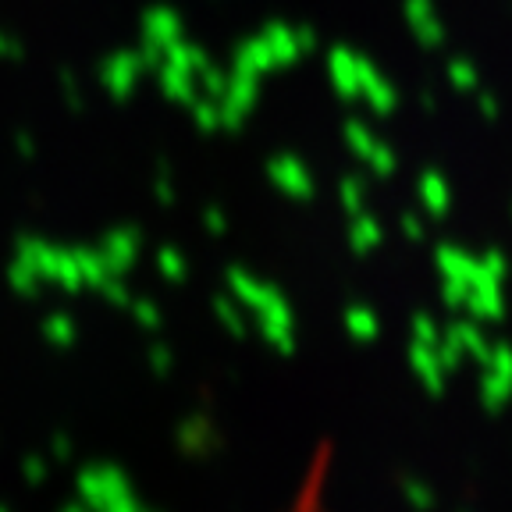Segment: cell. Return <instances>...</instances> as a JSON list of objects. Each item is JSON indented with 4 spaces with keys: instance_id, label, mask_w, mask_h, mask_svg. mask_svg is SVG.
Instances as JSON below:
<instances>
[{
    "instance_id": "6da1fadb",
    "label": "cell",
    "mask_w": 512,
    "mask_h": 512,
    "mask_svg": "<svg viewBox=\"0 0 512 512\" xmlns=\"http://www.w3.org/2000/svg\"><path fill=\"white\" fill-rule=\"evenodd\" d=\"M434 271L441 278V303L448 310H466V317L480 324L505 317V278L512 267L502 249L470 253L456 242H441L434 249Z\"/></svg>"
},
{
    "instance_id": "7a4b0ae2",
    "label": "cell",
    "mask_w": 512,
    "mask_h": 512,
    "mask_svg": "<svg viewBox=\"0 0 512 512\" xmlns=\"http://www.w3.org/2000/svg\"><path fill=\"white\" fill-rule=\"evenodd\" d=\"M224 288L239 299L249 324H256L260 338L274 352H281V356L296 352V310H292V303H288V296L278 285L256 278L246 267H228L224 271Z\"/></svg>"
},
{
    "instance_id": "3957f363",
    "label": "cell",
    "mask_w": 512,
    "mask_h": 512,
    "mask_svg": "<svg viewBox=\"0 0 512 512\" xmlns=\"http://www.w3.org/2000/svg\"><path fill=\"white\" fill-rule=\"evenodd\" d=\"M324 68H328L331 89L342 100H360L377 118H388V114L399 111V86L367 54L352 47H331L328 57H324Z\"/></svg>"
},
{
    "instance_id": "277c9868",
    "label": "cell",
    "mask_w": 512,
    "mask_h": 512,
    "mask_svg": "<svg viewBox=\"0 0 512 512\" xmlns=\"http://www.w3.org/2000/svg\"><path fill=\"white\" fill-rule=\"evenodd\" d=\"M79 495L86 505L104 512H136L143 509V498L136 495L132 480L118 466H89L79 477Z\"/></svg>"
},
{
    "instance_id": "5b68a950",
    "label": "cell",
    "mask_w": 512,
    "mask_h": 512,
    "mask_svg": "<svg viewBox=\"0 0 512 512\" xmlns=\"http://www.w3.org/2000/svg\"><path fill=\"white\" fill-rule=\"evenodd\" d=\"M477 395L488 413H502L512 402V342H491L488 356L480 360Z\"/></svg>"
},
{
    "instance_id": "8992f818",
    "label": "cell",
    "mask_w": 512,
    "mask_h": 512,
    "mask_svg": "<svg viewBox=\"0 0 512 512\" xmlns=\"http://www.w3.org/2000/svg\"><path fill=\"white\" fill-rule=\"evenodd\" d=\"M342 139H345V146H349L352 157L363 160V164H367L377 178H392L395 171H399V153L384 143V139L377 136L367 121L349 118L342 125Z\"/></svg>"
},
{
    "instance_id": "52a82bcc",
    "label": "cell",
    "mask_w": 512,
    "mask_h": 512,
    "mask_svg": "<svg viewBox=\"0 0 512 512\" xmlns=\"http://www.w3.org/2000/svg\"><path fill=\"white\" fill-rule=\"evenodd\" d=\"M256 104H260V79L228 68V86H224V93L217 96V107H221V128H228V132L242 128L249 114L256 111Z\"/></svg>"
},
{
    "instance_id": "ba28073f",
    "label": "cell",
    "mask_w": 512,
    "mask_h": 512,
    "mask_svg": "<svg viewBox=\"0 0 512 512\" xmlns=\"http://www.w3.org/2000/svg\"><path fill=\"white\" fill-rule=\"evenodd\" d=\"M267 182L296 203H310L317 196V178H313L310 164L296 153H278L267 160Z\"/></svg>"
},
{
    "instance_id": "9c48e42d",
    "label": "cell",
    "mask_w": 512,
    "mask_h": 512,
    "mask_svg": "<svg viewBox=\"0 0 512 512\" xmlns=\"http://www.w3.org/2000/svg\"><path fill=\"white\" fill-rule=\"evenodd\" d=\"M175 445H178V452H182V456L207 459V456H214V452H221L224 438H221V431H217L214 416L192 413V416H185L182 424H178Z\"/></svg>"
},
{
    "instance_id": "30bf717a",
    "label": "cell",
    "mask_w": 512,
    "mask_h": 512,
    "mask_svg": "<svg viewBox=\"0 0 512 512\" xmlns=\"http://www.w3.org/2000/svg\"><path fill=\"white\" fill-rule=\"evenodd\" d=\"M402 18H406L409 32H413V40L427 50H438L445 47L448 40V29L441 22L438 8H434V0H402Z\"/></svg>"
},
{
    "instance_id": "8fae6325",
    "label": "cell",
    "mask_w": 512,
    "mask_h": 512,
    "mask_svg": "<svg viewBox=\"0 0 512 512\" xmlns=\"http://www.w3.org/2000/svg\"><path fill=\"white\" fill-rule=\"evenodd\" d=\"M232 68H235V72L256 75V79H264V75L278 72V61H274V50H271V43H267L264 32H256V36H246V40L235 43Z\"/></svg>"
},
{
    "instance_id": "7c38bea8",
    "label": "cell",
    "mask_w": 512,
    "mask_h": 512,
    "mask_svg": "<svg viewBox=\"0 0 512 512\" xmlns=\"http://www.w3.org/2000/svg\"><path fill=\"white\" fill-rule=\"evenodd\" d=\"M146 72V61L143 54H114L104 61V68H100V79H104L107 93L114 96H132L136 93V82L139 75Z\"/></svg>"
},
{
    "instance_id": "4fadbf2b",
    "label": "cell",
    "mask_w": 512,
    "mask_h": 512,
    "mask_svg": "<svg viewBox=\"0 0 512 512\" xmlns=\"http://www.w3.org/2000/svg\"><path fill=\"white\" fill-rule=\"evenodd\" d=\"M406 360H409V370H413V374H416V381L424 384V392H427V395H441V392H445L448 374H445V370H441L438 349H434V345L409 342Z\"/></svg>"
},
{
    "instance_id": "5bb4252c",
    "label": "cell",
    "mask_w": 512,
    "mask_h": 512,
    "mask_svg": "<svg viewBox=\"0 0 512 512\" xmlns=\"http://www.w3.org/2000/svg\"><path fill=\"white\" fill-rule=\"evenodd\" d=\"M441 335H445L448 342L463 352V360H473V363L484 360V356H488V349H491V338L484 335V324H480V320H473V317L452 320V324H445V328H441Z\"/></svg>"
},
{
    "instance_id": "9a60e30c",
    "label": "cell",
    "mask_w": 512,
    "mask_h": 512,
    "mask_svg": "<svg viewBox=\"0 0 512 512\" xmlns=\"http://www.w3.org/2000/svg\"><path fill=\"white\" fill-rule=\"evenodd\" d=\"M139 249H143V235H139L136 228H114L104 239V246H100V256H104L107 271L121 274L136 264Z\"/></svg>"
},
{
    "instance_id": "2e32d148",
    "label": "cell",
    "mask_w": 512,
    "mask_h": 512,
    "mask_svg": "<svg viewBox=\"0 0 512 512\" xmlns=\"http://www.w3.org/2000/svg\"><path fill=\"white\" fill-rule=\"evenodd\" d=\"M416 203H420V210L427 217H448V210H452V185H448V178L434 168L420 171V178H416Z\"/></svg>"
},
{
    "instance_id": "e0dca14e",
    "label": "cell",
    "mask_w": 512,
    "mask_h": 512,
    "mask_svg": "<svg viewBox=\"0 0 512 512\" xmlns=\"http://www.w3.org/2000/svg\"><path fill=\"white\" fill-rule=\"evenodd\" d=\"M182 32H185V22H182V15H178V11L150 8L143 15V43H150V47L164 50L168 43H175Z\"/></svg>"
},
{
    "instance_id": "ac0fdd59",
    "label": "cell",
    "mask_w": 512,
    "mask_h": 512,
    "mask_svg": "<svg viewBox=\"0 0 512 512\" xmlns=\"http://www.w3.org/2000/svg\"><path fill=\"white\" fill-rule=\"evenodd\" d=\"M157 82H160V89H164V96L175 100V104L189 107L192 100L200 96V82H196V75L185 72V68H178V64L160 61L157 64Z\"/></svg>"
},
{
    "instance_id": "d6986e66",
    "label": "cell",
    "mask_w": 512,
    "mask_h": 512,
    "mask_svg": "<svg viewBox=\"0 0 512 512\" xmlns=\"http://www.w3.org/2000/svg\"><path fill=\"white\" fill-rule=\"evenodd\" d=\"M342 328H345V335H349L352 342L370 345V342H377V338H381V317L374 313V306L349 303L342 310Z\"/></svg>"
},
{
    "instance_id": "ffe728a7",
    "label": "cell",
    "mask_w": 512,
    "mask_h": 512,
    "mask_svg": "<svg viewBox=\"0 0 512 512\" xmlns=\"http://www.w3.org/2000/svg\"><path fill=\"white\" fill-rule=\"evenodd\" d=\"M384 239V224L377 221L370 210H360V214H352L349 221V232H345V242L356 256H370Z\"/></svg>"
},
{
    "instance_id": "44dd1931",
    "label": "cell",
    "mask_w": 512,
    "mask_h": 512,
    "mask_svg": "<svg viewBox=\"0 0 512 512\" xmlns=\"http://www.w3.org/2000/svg\"><path fill=\"white\" fill-rule=\"evenodd\" d=\"M264 36H267V43H271V50H274L278 72H281V68H292L299 57H306L303 47H299V40H296V25L271 22V25H264Z\"/></svg>"
},
{
    "instance_id": "7402d4cb",
    "label": "cell",
    "mask_w": 512,
    "mask_h": 512,
    "mask_svg": "<svg viewBox=\"0 0 512 512\" xmlns=\"http://www.w3.org/2000/svg\"><path fill=\"white\" fill-rule=\"evenodd\" d=\"M210 310H214V317H217V324H221L224 331L232 338H246L249 335V317H246V310L239 306V299L224 288V292H217L214 299H210Z\"/></svg>"
},
{
    "instance_id": "603a6c76",
    "label": "cell",
    "mask_w": 512,
    "mask_h": 512,
    "mask_svg": "<svg viewBox=\"0 0 512 512\" xmlns=\"http://www.w3.org/2000/svg\"><path fill=\"white\" fill-rule=\"evenodd\" d=\"M338 203H342L345 214H360V210H367V178L363 175H345L342 182H338Z\"/></svg>"
},
{
    "instance_id": "cb8c5ba5",
    "label": "cell",
    "mask_w": 512,
    "mask_h": 512,
    "mask_svg": "<svg viewBox=\"0 0 512 512\" xmlns=\"http://www.w3.org/2000/svg\"><path fill=\"white\" fill-rule=\"evenodd\" d=\"M157 271H160V278H168L171 285H182V281L189 278V260H185L182 249L164 246L157 253Z\"/></svg>"
},
{
    "instance_id": "d4e9b609",
    "label": "cell",
    "mask_w": 512,
    "mask_h": 512,
    "mask_svg": "<svg viewBox=\"0 0 512 512\" xmlns=\"http://www.w3.org/2000/svg\"><path fill=\"white\" fill-rule=\"evenodd\" d=\"M445 75H448V82L459 89V93H477L480 72H477V64L466 61V57H452V61H448V68H445Z\"/></svg>"
},
{
    "instance_id": "484cf974",
    "label": "cell",
    "mask_w": 512,
    "mask_h": 512,
    "mask_svg": "<svg viewBox=\"0 0 512 512\" xmlns=\"http://www.w3.org/2000/svg\"><path fill=\"white\" fill-rule=\"evenodd\" d=\"M189 111H192V121H196V128H200V132H221V107H217L214 96L200 93L189 104Z\"/></svg>"
},
{
    "instance_id": "4316f807",
    "label": "cell",
    "mask_w": 512,
    "mask_h": 512,
    "mask_svg": "<svg viewBox=\"0 0 512 512\" xmlns=\"http://www.w3.org/2000/svg\"><path fill=\"white\" fill-rule=\"evenodd\" d=\"M399 491H402V498L413 505V509H431V505L438 502L434 488L420 477H399Z\"/></svg>"
},
{
    "instance_id": "83f0119b",
    "label": "cell",
    "mask_w": 512,
    "mask_h": 512,
    "mask_svg": "<svg viewBox=\"0 0 512 512\" xmlns=\"http://www.w3.org/2000/svg\"><path fill=\"white\" fill-rule=\"evenodd\" d=\"M441 338V324L431 313H413L409 320V342H424V345H438Z\"/></svg>"
},
{
    "instance_id": "f1b7e54d",
    "label": "cell",
    "mask_w": 512,
    "mask_h": 512,
    "mask_svg": "<svg viewBox=\"0 0 512 512\" xmlns=\"http://www.w3.org/2000/svg\"><path fill=\"white\" fill-rule=\"evenodd\" d=\"M196 82H200V93L203 96H221L224 93V86H228V68H217L214 61L210 64H203L200 68V75H196Z\"/></svg>"
},
{
    "instance_id": "f546056e",
    "label": "cell",
    "mask_w": 512,
    "mask_h": 512,
    "mask_svg": "<svg viewBox=\"0 0 512 512\" xmlns=\"http://www.w3.org/2000/svg\"><path fill=\"white\" fill-rule=\"evenodd\" d=\"M132 313H136V320L143 324L146 331H157L160 324H164V317H160V306L153 303V299H132Z\"/></svg>"
},
{
    "instance_id": "4dcf8cb0",
    "label": "cell",
    "mask_w": 512,
    "mask_h": 512,
    "mask_svg": "<svg viewBox=\"0 0 512 512\" xmlns=\"http://www.w3.org/2000/svg\"><path fill=\"white\" fill-rule=\"evenodd\" d=\"M150 367H153V374H160V377H168L171 374V367H175V352L168 349V345H153L150 349Z\"/></svg>"
},
{
    "instance_id": "1f68e13d",
    "label": "cell",
    "mask_w": 512,
    "mask_h": 512,
    "mask_svg": "<svg viewBox=\"0 0 512 512\" xmlns=\"http://www.w3.org/2000/svg\"><path fill=\"white\" fill-rule=\"evenodd\" d=\"M399 228L409 242H424L427 239V221L420 214H402L399 217Z\"/></svg>"
},
{
    "instance_id": "d6a6232c",
    "label": "cell",
    "mask_w": 512,
    "mask_h": 512,
    "mask_svg": "<svg viewBox=\"0 0 512 512\" xmlns=\"http://www.w3.org/2000/svg\"><path fill=\"white\" fill-rule=\"evenodd\" d=\"M153 192H157V200L164 203V207H171V203H175V182H171V168H168V164H160V175H157V185H153Z\"/></svg>"
},
{
    "instance_id": "836d02e7",
    "label": "cell",
    "mask_w": 512,
    "mask_h": 512,
    "mask_svg": "<svg viewBox=\"0 0 512 512\" xmlns=\"http://www.w3.org/2000/svg\"><path fill=\"white\" fill-rule=\"evenodd\" d=\"M228 214H224L221 207H207L203 210V228H207L210 235H228Z\"/></svg>"
},
{
    "instance_id": "e575fe53",
    "label": "cell",
    "mask_w": 512,
    "mask_h": 512,
    "mask_svg": "<svg viewBox=\"0 0 512 512\" xmlns=\"http://www.w3.org/2000/svg\"><path fill=\"white\" fill-rule=\"evenodd\" d=\"M47 335L54 338V342H61V345H68L75 338V328H72V320L68 317H54L47 324Z\"/></svg>"
},
{
    "instance_id": "d590c367",
    "label": "cell",
    "mask_w": 512,
    "mask_h": 512,
    "mask_svg": "<svg viewBox=\"0 0 512 512\" xmlns=\"http://www.w3.org/2000/svg\"><path fill=\"white\" fill-rule=\"evenodd\" d=\"M477 111L484 114L488 121H495L498 114H502V104H498V96L491 93H477Z\"/></svg>"
},
{
    "instance_id": "8d00e7d4",
    "label": "cell",
    "mask_w": 512,
    "mask_h": 512,
    "mask_svg": "<svg viewBox=\"0 0 512 512\" xmlns=\"http://www.w3.org/2000/svg\"><path fill=\"white\" fill-rule=\"evenodd\" d=\"M296 40L299 47H303V54H310V50H317V29L313 25H296Z\"/></svg>"
},
{
    "instance_id": "74e56055",
    "label": "cell",
    "mask_w": 512,
    "mask_h": 512,
    "mask_svg": "<svg viewBox=\"0 0 512 512\" xmlns=\"http://www.w3.org/2000/svg\"><path fill=\"white\" fill-rule=\"evenodd\" d=\"M420 107H424V111H434V107H438V100H434V93H420Z\"/></svg>"
},
{
    "instance_id": "f35d334b",
    "label": "cell",
    "mask_w": 512,
    "mask_h": 512,
    "mask_svg": "<svg viewBox=\"0 0 512 512\" xmlns=\"http://www.w3.org/2000/svg\"><path fill=\"white\" fill-rule=\"evenodd\" d=\"M509 214H512V207H509Z\"/></svg>"
}]
</instances>
